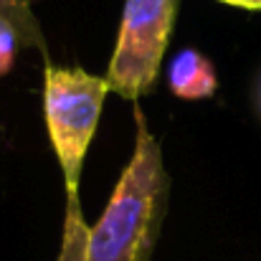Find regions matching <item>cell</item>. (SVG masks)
<instances>
[{
  "label": "cell",
  "mask_w": 261,
  "mask_h": 261,
  "mask_svg": "<svg viewBox=\"0 0 261 261\" xmlns=\"http://www.w3.org/2000/svg\"><path fill=\"white\" fill-rule=\"evenodd\" d=\"M109 91L107 76L51 61L43 66V119L64 173L66 195H79L84 160Z\"/></svg>",
  "instance_id": "obj_2"
},
{
  "label": "cell",
  "mask_w": 261,
  "mask_h": 261,
  "mask_svg": "<svg viewBox=\"0 0 261 261\" xmlns=\"http://www.w3.org/2000/svg\"><path fill=\"white\" fill-rule=\"evenodd\" d=\"M168 84L177 99L198 101L216 94L218 74L208 56H203L195 48H185L175 56L168 69Z\"/></svg>",
  "instance_id": "obj_4"
},
{
  "label": "cell",
  "mask_w": 261,
  "mask_h": 261,
  "mask_svg": "<svg viewBox=\"0 0 261 261\" xmlns=\"http://www.w3.org/2000/svg\"><path fill=\"white\" fill-rule=\"evenodd\" d=\"M226 5H236V8H246V10H261V0H221Z\"/></svg>",
  "instance_id": "obj_8"
},
{
  "label": "cell",
  "mask_w": 261,
  "mask_h": 261,
  "mask_svg": "<svg viewBox=\"0 0 261 261\" xmlns=\"http://www.w3.org/2000/svg\"><path fill=\"white\" fill-rule=\"evenodd\" d=\"M0 23L13 25L23 46H33L46 54V36L31 10V0H0Z\"/></svg>",
  "instance_id": "obj_6"
},
{
  "label": "cell",
  "mask_w": 261,
  "mask_h": 261,
  "mask_svg": "<svg viewBox=\"0 0 261 261\" xmlns=\"http://www.w3.org/2000/svg\"><path fill=\"white\" fill-rule=\"evenodd\" d=\"M135 150L104 213L89 226V261H150L163 231L170 175L160 142L135 104Z\"/></svg>",
  "instance_id": "obj_1"
},
{
  "label": "cell",
  "mask_w": 261,
  "mask_h": 261,
  "mask_svg": "<svg viewBox=\"0 0 261 261\" xmlns=\"http://www.w3.org/2000/svg\"><path fill=\"white\" fill-rule=\"evenodd\" d=\"M56 261H89V223L79 195H66L64 208V233Z\"/></svg>",
  "instance_id": "obj_5"
},
{
  "label": "cell",
  "mask_w": 261,
  "mask_h": 261,
  "mask_svg": "<svg viewBox=\"0 0 261 261\" xmlns=\"http://www.w3.org/2000/svg\"><path fill=\"white\" fill-rule=\"evenodd\" d=\"M177 0H127L107 69L109 89L129 101L150 94L173 33Z\"/></svg>",
  "instance_id": "obj_3"
},
{
  "label": "cell",
  "mask_w": 261,
  "mask_h": 261,
  "mask_svg": "<svg viewBox=\"0 0 261 261\" xmlns=\"http://www.w3.org/2000/svg\"><path fill=\"white\" fill-rule=\"evenodd\" d=\"M18 46H23L18 31L13 25H8V23H0V76H5L13 69Z\"/></svg>",
  "instance_id": "obj_7"
}]
</instances>
